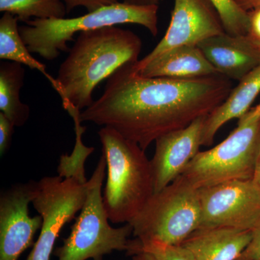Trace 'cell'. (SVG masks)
I'll return each instance as SVG.
<instances>
[{
    "mask_svg": "<svg viewBox=\"0 0 260 260\" xmlns=\"http://www.w3.org/2000/svg\"><path fill=\"white\" fill-rule=\"evenodd\" d=\"M134 64L126 63L108 78L104 93L81 112L80 119L112 128L144 150L162 135L208 115L233 89L232 80L220 74L145 78Z\"/></svg>",
    "mask_w": 260,
    "mask_h": 260,
    "instance_id": "obj_1",
    "label": "cell"
},
{
    "mask_svg": "<svg viewBox=\"0 0 260 260\" xmlns=\"http://www.w3.org/2000/svg\"><path fill=\"white\" fill-rule=\"evenodd\" d=\"M142 48L137 34L117 25L80 32L56 78L54 90L62 104L80 111L90 107L98 85L123 65L139 60Z\"/></svg>",
    "mask_w": 260,
    "mask_h": 260,
    "instance_id": "obj_2",
    "label": "cell"
},
{
    "mask_svg": "<svg viewBox=\"0 0 260 260\" xmlns=\"http://www.w3.org/2000/svg\"><path fill=\"white\" fill-rule=\"evenodd\" d=\"M102 152L107 159V181L103 201L109 221L128 223L154 194L150 160L139 145L116 130H99Z\"/></svg>",
    "mask_w": 260,
    "mask_h": 260,
    "instance_id": "obj_3",
    "label": "cell"
},
{
    "mask_svg": "<svg viewBox=\"0 0 260 260\" xmlns=\"http://www.w3.org/2000/svg\"><path fill=\"white\" fill-rule=\"evenodd\" d=\"M158 6H135L122 2L102 7L73 18L34 19L19 27L29 51L47 60H54L69 50L68 43L77 32L121 24L145 27L153 37L158 34Z\"/></svg>",
    "mask_w": 260,
    "mask_h": 260,
    "instance_id": "obj_4",
    "label": "cell"
},
{
    "mask_svg": "<svg viewBox=\"0 0 260 260\" xmlns=\"http://www.w3.org/2000/svg\"><path fill=\"white\" fill-rule=\"evenodd\" d=\"M260 148V104L239 119L221 143L200 151L181 174L199 189L234 180L252 179Z\"/></svg>",
    "mask_w": 260,
    "mask_h": 260,
    "instance_id": "obj_5",
    "label": "cell"
},
{
    "mask_svg": "<svg viewBox=\"0 0 260 260\" xmlns=\"http://www.w3.org/2000/svg\"><path fill=\"white\" fill-rule=\"evenodd\" d=\"M201 208L198 189L182 176L154 193L130 225L139 244L181 245L199 229Z\"/></svg>",
    "mask_w": 260,
    "mask_h": 260,
    "instance_id": "obj_6",
    "label": "cell"
},
{
    "mask_svg": "<svg viewBox=\"0 0 260 260\" xmlns=\"http://www.w3.org/2000/svg\"><path fill=\"white\" fill-rule=\"evenodd\" d=\"M107 169L103 153L93 175L87 182V198L69 237L54 254L59 260H102L114 250L128 251L133 232L129 223L113 228L109 223L102 195L103 181Z\"/></svg>",
    "mask_w": 260,
    "mask_h": 260,
    "instance_id": "obj_7",
    "label": "cell"
},
{
    "mask_svg": "<svg viewBox=\"0 0 260 260\" xmlns=\"http://www.w3.org/2000/svg\"><path fill=\"white\" fill-rule=\"evenodd\" d=\"M87 198V183L74 179L46 177L38 181L32 204L42 215L40 234L26 260H50L61 229L81 210Z\"/></svg>",
    "mask_w": 260,
    "mask_h": 260,
    "instance_id": "obj_8",
    "label": "cell"
},
{
    "mask_svg": "<svg viewBox=\"0 0 260 260\" xmlns=\"http://www.w3.org/2000/svg\"><path fill=\"white\" fill-rule=\"evenodd\" d=\"M198 192L200 228L229 227L252 232L260 225V187L253 179L227 181L202 188Z\"/></svg>",
    "mask_w": 260,
    "mask_h": 260,
    "instance_id": "obj_9",
    "label": "cell"
},
{
    "mask_svg": "<svg viewBox=\"0 0 260 260\" xmlns=\"http://www.w3.org/2000/svg\"><path fill=\"white\" fill-rule=\"evenodd\" d=\"M224 32L218 12L209 0H175L167 32L150 54L135 63V70L174 48L198 45Z\"/></svg>",
    "mask_w": 260,
    "mask_h": 260,
    "instance_id": "obj_10",
    "label": "cell"
},
{
    "mask_svg": "<svg viewBox=\"0 0 260 260\" xmlns=\"http://www.w3.org/2000/svg\"><path fill=\"white\" fill-rule=\"evenodd\" d=\"M37 182L12 186L0 195V260H19L34 246L37 231L42 228V215H29Z\"/></svg>",
    "mask_w": 260,
    "mask_h": 260,
    "instance_id": "obj_11",
    "label": "cell"
},
{
    "mask_svg": "<svg viewBox=\"0 0 260 260\" xmlns=\"http://www.w3.org/2000/svg\"><path fill=\"white\" fill-rule=\"evenodd\" d=\"M207 116L198 118L184 129L171 132L155 140V153L150 160L154 193L176 180L199 153Z\"/></svg>",
    "mask_w": 260,
    "mask_h": 260,
    "instance_id": "obj_12",
    "label": "cell"
},
{
    "mask_svg": "<svg viewBox=\"0 0 260 260\" xmlns=\"http://www.w3.org/2000/svg\"><path fill=\"white\" fill-rule=\"evenodd\" d=\"M219 74L240 81L260 66V40L250 32L232 36L224 32L198 44Z\"/></svg>",
    "mask_w": 260,
    "mask_h": 260,
    "instance_id": "obj_13",
    "label": "cell"
},
{
    "mask_svg": "<svg viewBox=\"0 0 260 260\" xmlns=\"http://www.w3.org/2000/svg\"><path fill=\"white\" fill-rule=\"evenodd\" d=\"M252 232L229 227L200 228L181 245L195 260H237L250 242Z\"/></svg>",
    "mask_w": 260,
    "mask_h": 260,
    "instance_id": "obj_14",
    "label": "cell"
},
{
    "mask_svg": "<svg viewBox=\"0 0 260 260\" xmlns=\"http://www.w3.org/2000/svg\"><path fill=\"white\" fill-rule=\"evenodd\" d=\"M137 72L145 78L175 79H192L219 74L198 45L171 49Z\"/></svg>",
    "mask_w": 260,
    "mask_h": 260,
    "instance_id": "obj_15",
    "label": "cell"
},
{
    "mask_svg": "<svg viewBox=\"0 0 260 260\" xmlns=\"http://www.w3.org/2000/svg\"><path fill=\"white\" fill-rule=\"evenodd\" d=\"M239 82L227 99L207 116L202 138L203 146L213 144L215 135L225 123L240 119L251 109V104L260 93V66Z\"/></svg>",
    "mask_w": 260,
    "mask_h": 260,
    "instance_id": "obj_16",
    "label": "cell"
},
{
    "mask_svg": "<svg viewBox=\"0 0 260 260\" xmlns=\"http://www.w3.org/2000/svg\"><path fill=\"white\" fill-rule=\"evenodd\" d=\"M23 64L14 61L0 64V111L15 126H23L30 116V108L20 100L24 85Z\"/></svg>",
    "mask_w": 260,
    "mask_h": 260,
    "instance_id": "obj_17",
    "label": "cell"
},
{
    "mask_svg": "<svg viewBox=\"0 0 260 260\" xmlns=\"http://www.w3.org/2000/svg\"><path fill=\"white\" fill-rule=\"evenodd\" d=\"M18 21L17 17L9 13H3L0 19V59L14 61L25 65L30 69L38 70L47 78L53 88L55 89L56 78L47 73L45 64L32 57L31 52L20 35Z\"/></svg>",
    "mask_w": 260,
    "mask_h": 260,
    "instance_id": "obj_18",
    "label": "cell"
},
{
    "mask_svg": "<svg viewBox=\"0 0 260 260\" xmlns=\"http://www.w3.org/2000/svg\"><path fill=\"white\" fill-rule=\"evenodd\" d=\"M62 105L74 121L75 144L70 155H62L60 157L58 174L61 178L74 179L80 183L86 184L88 180L85 177V162L89 155L94 151V148L85 146L82 139L86 127L81 125L80 110L71 104H64Z\"/></svg>",
    "mask_w": 260,
    "mask_h": 260,
    "instance_id": "obj_19",
    "label": "cell"
},
{
    "mask_svg": "<svg viewBox=\"0 0 260 260\" xmlns=\"http://www.w3.org/2000/svg\"><path fill=\"white\" fill-rule=\"evenodd\" d=\"M0 12L26 23L30 19L65 18L68 13L61 0H0Z\"/></svg>",
    "mask_w": 260,
    "mask_h": 260,
    "instance_id": "obj_20",
    "label": "cell"
},
{
    "mask_svg": "<svg viewBox=\"0 0 260 260\" xmlns=\"http://www.w3.org/2000/svg\"><path fill=\"white\" fill-rule=\"evenodd\" d=\"M209 1L218 12L226 34L232 36H241L250 32L249 12L243 9L236 0Z\"/></svg>",
    "mask_w": 260,
    "mask_h": 260,
    "instance_id": "obj_21",
    "label": "cell"
},
{
    "mask_svg": "<svg viewBox=\"0 0 260 260\" xmlns=\"http://www.w3.org/2000/svg\"><path fill=\"white\" fill-rule=\"evenodd\" d=\"M127 251L131 255L139 251H145L153 255L156 260H195L191 251L182 245H165L158 243L139 244L133 240L130 242Z\"/></svg>",
    "mask_w": 260,
    "mask_h": 260,
    "instance_id": "obj_22",
    "label": "cell"
},
{
    "mask_svg": "<svg viewBox=\"0 0 260 260\" xmlns=\"http://www.w3.org/2000/svg\"><path fill=\"white\" fill-rule=\"evenodd\" d=\"M15 126L3 113L0 112V155L3 156L11 145Z\"/></svg>",
    "mask_w": 260,
    "mask_h": 260,
    "instance_id": "obj_23",
    "label": "cell"
},
{
    "mask_svg": "<svg viewBox=\"0 0 260 260\" xmlns=\"http://www.w3.org/2000/svg\"><path fill=\"white\" fill-rule=\"evenodd\" d=\"M61 1L64 3L68 13L80 7L85 8L89 13L102 7L119 3V0H61Z\"/></svg>",
    "mask_w": 260,
    "mask_h": 260,
    "instance_id": "obj_24",
    "label": "cell"
},
{
    "mask_svg": "<svg viewBox=\"0 0 260 260\" xmlns=\"http://www.w3.org/2000/svg\"><path fill=\"white\" fill-rule=\"evenodd\" d=\"M237 260H260V225L252 231L250 242Z\"/></svg>",
    "mask_w": 260,
    "mask_h": 260,
    "instance_id": "obj_25",
    "label": "cell"
},
{
    "mask_svg": "<svg viewBox=\"0 0 260 260\" xmlns=\"http://www.w3.org/2000/svg\"><path fill=\"white\" fill-rule=\"evenodd\" d=\"M251 20L250 32L260 40V7L249 12Z\"/></svg>",
    "mask_w": 260,
    "mask_h": 260,
    "instance_id": "obj_26",
    "label": "cell"
},
{
    "mask_svg": "<svg viewBox=\"0 0 260 260\" xmlns=\"http://www.w3.org/2000/svg\"><path fill=\"white\" fill-rule=\"evenodd\" d=\"M246 11L249 12L260 7V0H236Z\"/></svg>",
    "mask_w": 260,
    "mask_h": 260,
    "instance_id": "obj_27",
    "label": "cell"
},
{
    "mask_svg": "<svg viewBox=\"0 0 260 260\" xmlns=\"http://www.w3.org/2000/svg\"><path fill=\"white\" fill-rule=\"evenodd\" d=\"M160 1L161 0H122V3L135 6H158Z\"/></svg>",
    "mask_w": 260,
    "mask_h": 260,
    "instance_id": "obj_28",
    "label": "cell"
},
{
    "mask_svg": "<svg viewBox=\"0 0 260 260\" xmlns=\"http://www.w3.org/2000/svg\"><path fill=\"white\" fill-rule=\"evenodd\" d=\"M133 256V260H156L153 255L145 251H139L135 253Z\"/></svg>",
    "mask_w": 260,
    "mask_h": 260,
    "instance_id": "obj_29",
    "label": "cell"
},
{
    "mask_svg": "<svg viewBox=\"0 0 260 260\" xmlns=\"http://www.w3.org/2000/svg\"><path fill=\"white\" fill-rule=\"evenodd\" d=\"M253 180L260 187V148L259 154H258L257 160H256V164L255 167V170H254V177H253Z\"/></svg>",
    "mask_w": 260,
    "mask_h": 260,
    "instance_id": "obj_30",
    "label": "cell"
}]
</instances>
